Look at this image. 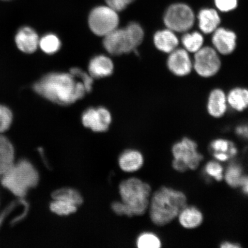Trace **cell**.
<instances>
[{
	"label": "cell",
	"mask_w": 248,
	"mask_h": 248,
	"mask_svg": "<svg viewBox=\"0 0 248 248\" xmlns=\"http://www.w3.org/2000/svg\"><path fill=\"white\" fill-rule=\"evenodd\" d=\"M33 89L46 100L68 105L80 100L86 93L83 83L71 73H51L35 83Z\"/></svg>",
	"instance_id": "cell-1"
},
{
	"label": "cell",
	"mask_w": 248,
	"mask_h": 248,
	"mask_svg": "<svg viewBox=\"0 0 248 248\" xmlns=\"http://www.w3.org/2000/svg\"><path fill=\"white\" fill-rule=\"evenodd\" d=\"M120 194L122 202H114L111 209L119 216H141L150 204L151 187L140 179L132 178L121 183Z\"/></svg>",
	"instance_id": "cell-2"
},
{
	"label": "cell",
	"mask_w": 248,
	"mask_h": 248,
	"mask_svg": "<svg viewBox=\"0 0 248 248\" xmlns=\"http://www.w3.org/2000/svg\"><path fill=\"white\" fill-rule=\"evenodd\" d=\"M187 197L181 191L171 187H161L152 196L149 212L152 222L159 226L167 225L177 218L187 205Z\"/></svg>",
	"instance_id": "cell-3"
},
{
	"label": "cell",
	"mask_w": 248,
	"mask_h": 248,
	"mask_svg": "<svg viewBox=\"0 0 248 248\" xmlns=\"http://www.w3.org/2000/svg\"><path fill=\"white\" fill-rule=\"evenodd\" d=\"M39 180V173L27 160L15 163L2 176L1 184L16 196L24 197L29 189L36 187Z\"/></svg>",
	"instance_id": "cell-4"
},
{
	"label": "cell",
	"mask_w": 248,
	"mask_h": 248,
	"mask_svg": "<svg viewBox=\"0 0 248 248\" xmlns=\"http://www.w3.org/2000/svg\"><path fill=\"white\" fill-rule=\"evenodd\" d=\"M144 31L138 23H131L125 29H116L105 36L104 47L108 53L120 55L135 51L141 44Z\"/></svg>",
	"instance_id": "cell-5"
},
{
	"label": "cell",
	"mask_w": 248,
	"mask_h": 248,
	"mask_svg": "<svg viewBox=\"0 0 248 248\" xmlns=\"http://www.w3.org/2000/svg\"><path fill=\"white\" fill-rule=\"evenodd\" d=\"M172 154L173 168L179 172L196 170L203 157L198 151L196 142L187 138L183 139L173 145Z\"/></svg>",
	"instance_id": "cell-6"
},
{
	"label": "cell",
	"mask_w": 248,
	"mask_h": 248,
	"mask_svg": "<svg viewBox=\"0 0 248 248\" xmlns=\"http://www.w3.org/2000/svg\"><path fill=\"white\" fill-rule=\"evenodd\" d=\"M119 23L117 12L108 6L96 7L89 15V27L92 32L98 36L108 35L117 29Z\"/></svg>",
	"instance_id": "cell-7"
},
{
	"label": "cell",
	"mask_w": 248,
	"mask_h": 248,
	"mask_svg": "<svg viewBox=\"0 0 248 248\" xmlns=\"http://www.w3.org/2000/svg\"><path fill=\"white\" fill-rule=\"evenodd\" d=\"M164 22L168 29L177 32H185L194 26L195 16L192 9L184 4H173L167 9Z\"/></svg>",
	"instance_id": "cell-8"
},
{
	"label": "cell",
	"mask_w": 248,
	"mask_h": 248,
	"mask_svg": "<svg viewBox=\"0 0 248 248\" xmlns=\"http://www.w3.org/2000/svg\"><path fill=\"white\" fill-rule=\"evenodd\" d=\"M193 66L200 76L208 78L218 73L221 61L216 49L204 46L195 52Z\"/></svg>",
	"instance_id": "cell-9"
},
{
	"label": "cell",
	"mask_w": 248,
	"mask_h": 248,
	"mask_svg": "<svg viewBox=\"0 0 248 248\" xmlns=\"http://www.w3.org/2000/svg\"><path fill=\"white\" fill-rule=\"evenodd\" d=\"M82 121L83 125L95 132H103L108 129L111 122V114L107 108H90L83 113Z\"/></svg>",
	"instance_id": "cell-10"
},
{
	"label": "cell",
	"mask_w": 248,
	"mask_h": 248,
	"mask_svg": "<svg viewBox=\"0 0 248 248\" xmlns=\"http://www.w3.org/2000/svg\"><path fill=\"white\" fill-rule=\"evenodd\" d=\"M167 66L173 74L180 77L188 75L193 69V63L188 51L182 48H176L170 52Z\"/></svg>",
	"instance_id": "cell-11"
},
{
	"label": "cell",
	"mask_w": 248,
	"mask_h": 248,
	"mask_svg": "<svg viewBox=\"0 0 248 248\" xmlns=\"http://www.w3.org/2000/svg\"><path fill=\"white\" fill-rule=\"evenodd\" d=\"M212 42L219 53L229 55L234 50L236 46V35L230 30L219 28L213 32Z\"/></svg>",
	"instance_id": "cell-12"
},
{
	"label": "cell",
	"mask_w": 248,
	"mask_h": 248,
	"mask_svg": "<svg viewBox=\"0 0 248 248\" xmlns=\"http://www.w3.org/2000/svg\"><path fill=\"white\" fill-rule=\"evenodd\" d=\"M16 44L21 51L32 54L39 46V39L35 31L29 27L21 28L15 36Z\"/></svg>",
	"instance_id": "cell-13"
},
{
	"label": "cell",
	"mask_w": 248,
	"mask_h": 248,
	"mask_svg": "<svg viewBox=\"0 0 248 248\" xmlns=\"http://www.w3.org/2000/svg\"><path fill=\"white\" fill-rule=\"evenodd\" d=\"M177 218L183 228L193 229L199 227L203 221V216L201 211L193 206L186 205L180 212Z\"/></svg>",
	"instance_id": "cell-14"
},
{
	"label": "cell",
	"mask_w": 248,
	"mask_h": 248,
	"mask_svg": "<svg viewBox=\"0 0 248 248\" xmlns=\"http://www.w3.org/2000/svg\"><path fill=\"white\" fill-rule=\"evenodd\" d=\"M89 71L93 78L109 76L113 73V63L110 58L104 55L97 56L90 62Z\"/></svg>",
	"instance_id": "cell-15"
},
{
	"label": "cell",
	"mask_w": 248,
	"mask_h": 248,
	"mask_svg": "<svg viewBox=\"0 0 248 248\" xmlns=\"http://www.w3.org/2000/svg\"><path fill=\"white\" fill-rule=\"evenodd\" d=\"M155 46L160 51L170 53L177 48L179 40L173 31L169 29L158 31L154 36Z\"/></svg>",
	"instance_id": "cell-16"
},
{
	"label": "cell",
	"mask_w": 248,
	"mask_h": 248,
	"mask_svg": "<svg viewBox=\"0 0 248 248\" xmlns=\"http://www.w3.org/2000/svg\"><path fill=\"white\" fill-rule=\"evenodd\" d=\"M227 97L221 89H215L209 95L207 110L211 116L219 118L224 116L227 109Z\"/></svg>",
	"instance_id": "cell-17"
},
{
	"label": "cell",
	"mask_w": 248,
	"mask_h": 248,
	"mask_svg": "<svg viewBox=\"0 0 248 248\" xmlns=\"http://www.w3.org/2000/svg\"><path fill=\"white\" fill-rule=\"evenodd\" d=\"M199 27L202 32L209 34L218 29L221 19L217 12L213 9H203L198 14Z\"/></svg>",
	"instance_id": "cell-18"
},
{
	"label": "cell",
	"mask_w": 248,
	"mask_h": 248,
	"mask_svg": "<svg viewBox=\"0 0 248 248\" xmlns=\"http://www.w3.org/2000/svg\"><path fill=\"white\" fill-rule=\"evenodd\" d=\"M143 163V156L138 151H126L121 155L119 158L120 168L125 172L136 171L141 168Z\"/></svg>",
	"instance_id": "cell-19"
},
{
	"label": "cell",
	"mask_w": 248,
	"mask_h": 248,
	"mask_svg": "<svg viewBox=\"0 0 248 248\" xmlns=\"http://www.w3.org/2000/svg\"><path fill=\"white\" fill-rule=\"evenodd\" d=\"M228 103L233 109L243 111L248 107V91L243 88L232 89L227 97Z\"/></svg>",
	"instance_id": "cell-20"
},
{
	"label": "cell",
	"mask_w": 248,
	"mask_h": 248,
	"mask_svg": "<svg viewBox=\"0 0 248 248\" xmlns=\"http://www.w3.org/2000/svg\"><path fill=\"white\" fill-rule=\"evenodd\" d=\"M51 196L54 200H62L69 202L77 207L83 203V198L78 191L74 188H62L55 190Z\"/></svg>",
	"instance_id": "cell-21"
},
{
	"label": "cell",
	"mask_w": 248,
	"mask_h": 248,
	"mask_svg": "<svg viewBox=\"0 0 248 248\" xmlns=\"http://www.w3.org/2000/svg\"><path fill=\"white\" fill-rule=\"evenodd\" d=\"M243 169L239 164L232 163L229 164L225 172V179L229 186L232 188L240 187L243 176Z\"/></svg>",
	"instance_id": "cell-22"
},
{
	"label": "cell",
	"mask_w": 248,
	"mask_h": 248,
	"mask_svg": "<svg viewBox=\"0 0 248 248\" xmlns=\"http://www.w3.org/2000/svg\"><path fill=\"white\" fill-rule=\"evenodd\" d=\"M203 37L198 32L187 33L183 36L182 43L186 51L195 53L202 47Z\"/></svg>",
	"instance_id": "cell-23"
},
{
	"label": "cell",
	"mask_w": 248,
	"mask_h": 248,
	"mask_svg": "<svg viewBox=\"0 0 248 248\" xmlns=\"http://www.w3.org/2000/svg\"><path fill=\"white\" fill-rule=\"evenodd\" d=\"M61 46L60 39L54 34H47L39 40V46L46 54H55L60 49Z\"/></svg>",
	"instance_id": "cell-24"
},
{
	"label": "cell",
	"mask_w": 248,
	"mask_h": 248,
	"mask_svg": "<svg viewBox=\"0 0 248 248\" xmlns=\"http://www.w3.org/2000/svg\"><path fill=\"white\" fill-rule=\"evenodd\" d=\"M50 209L58 216H69L77 212V206L69 202L55 200L51 203Z\"/></svg>",
	"instance_id": "cell-25"
},
{
	"label": "cell",
	"mask_w": 248,
	"mask_h": 248,
	"mask_svg": "<svg viewBox=\"0 0 248 248\" xmlns=\"http://www.w3.org/2000/svg\"><path fill=\"white\" fill-rule=\"evenodd\" d=\"M0 157L7 162L15 163V150L13 145L6 136L0 134Z\"/></svg>",
	"instance_id": "cell-26"
},
{
	"label": "cell",
	"mask_w": 248,
	"mask_h": 248,
	"mask_svg": "<svg viewBox=\"0 0 248 248\" xmlns=\"http://www.w3.org/2000/svg\"><path fill=\"white\" fill-rule=\"evenodd\" d=\"M137 246L139 248H159L162 246V242L156 234L144 232L138 238Z\"/></svg>",
	"instance_id": "cell-27"
},
{
	"label": "cell",
	"mask_w": 248,
	"mask_h": 248,
	"mask_svg": "<svg viewBox=\"0 0 248 248\" xmlns=\"http://www.w3.org/2000/svg\"><path fill=\"white\" fill-rule=\"evenodd\" d=\"M204 170L207 176L217 181H221L224 178V169L217 161H210L206 164Z\"/></svg>",
	"instance_id": "cell-28"
},
{
	"label": "cell",
	"mask_w": 248,
	"mask_h": 248,
	"mask_svg": "<svg viewBox=\"0 0 248 248\" xmlns=\"http://www.w3.org/2000/svg\"><path fill=\"white\" fill-rule=\"evenodd\" d=\"M13 114L9 108L0 104V134L7 131L11 125Z\"/></svg>",
	"instance_id": "cell-29"
},
{
	"label": "cell",
	"mask_w": 248,
	"mask_h": 248,
	"mask_svg": "<svg viewBox=\"0 0 248 248\" xmlns=\"http://www.w3.org/2000/svg\"><path fill=\"white\" fill-rule=\"evenodd\" d=\"M70 73L80 79L85 86L86 92L92 91L93 83V78L79 68H73L70 70Z\"/></svg>",
	"instance_id": "cell-30"
},
{
	"label": "cell",
	"mask_w": 248,
	"mask_h": 248,
	"mask_svg": "<svg viewBox=\"0 0 248 248\" xmlns=\"http://www.w3.org/2000/svg\"><path fill=\"white\" fill-rule=\"evenodd\" d=\"M233 144L232 142L226 140L219 139L211 142L210 148L212 149V151L214 153H226L230 156L229 153H230L231 148Z\"/></svg>",
	"instance_id": "cell-31"
},
{
	"label": "cell",
	"mask_w": 248,
	"mask_h": 248,
	"mask_svg": "<svg viewBox=\"0 0 248 248\" xmlns=\"http://www.w3.org/2000/svg\"><path fill=\"white\" fill-rule=\"evenodd\" d=\"M217 8L223 12L233 10L237 6V0H215Z\"/></svg>",
	"instance_id": "cell-32"
},
{
	"label": "cell",
	"mask_w": 248,
	"mask_h": 248,
	"mask_svg": "<svg viewBox=\"0 0 248 248\" xmlns=\"http://www.w3.org/2000/svg\"><path fill=\"white\" fill-rule=\"evenodd\" d=\"M108 7L116 12H120L125 9L127 6L135 0H105Z\"/></svg>",
	"instance_id": "cell-33"
},
{
	"label": "cell",
	"mask_w": 248,
	"mask_h": 248,
	"mask_svg": "<svg viewBox=\"0 0 248 248\" xmlns=\"http://www.w3.org/2000/svg\"><path fill=\"white\" fill-rule=\"evenodd\" d=\"M235 132L240 137L248 140V125H242L238 126Z\"/></svg>",
	"instance_id": "cell-34"
},
{
	"label": "cell",
	"mask_w": 248,
	"mask_h": 248,
	"mask_svg": "<svg viewBox=\"0 0 248 248\" xmlns=\"http://www.w3.org/2000/svg\"><path fill=\"white\" fill-rule=\"evenodd\" d=\"M213 156L218 162H226L231 158L229 154L223 153H214Z\"/></svg>",
	"instance_id": "cell-35"
},
{
	"label": "cell",
	"mask_w": 248,
	"mask_h": 248,
	"mask_svg": "<svg viewBox=\"0 0 248 248\" xmlns=\"http://www.w3.org/2000/svg\"><path fill=\"white\" fill-rule=\"evenodd\" d=\"M240 187H242L244 193L248 195V176L243 175L241 180Z\"/></svg>",
	"instance_id": "cell-36"
},
{
	"label": "cell",
	"mask_w": 248,
	"mask_h": 248,
	"mask_svg": "<svg viewBox=\"0 0 248 248\" xmlns=\"http://www.w3.org/2000/svg\"><path fill=\"white\" fill-rule=\"evenodd\" d=\"M222 248H241L240 244L237 243H232L230 241H225L222 243L220 246Z\"/></svg>",
	"instance_id": "cell-37"
},
{
	"label": "cell",
	"mask_w": 248,
	"mask_h": 248,
	"mask_svg": "<svg viewBox=\"0 0 248 248\" xmlns=\"http://www.w3.org/2000/svg\"><path fill=\"white\" fill-rule=\"evenodd\" d=\"M4 1H8V0H4Z\"/></svg>",
	"instance_id": "cell-38"
},
{
	"label": "cell",
	"mask_w": 248,
	"mask_h": 248,
	"mask_svg": "<svg viewBox=\"0 0 248 248\" xmlns=\"http://www.w3.org/2000/svg\"><path fill=\"white\" fill-rule=\"evenodd\" d=\"M0 176H1V173H0Z\"/></svg>",
	"instance_id": "cell-39"
}]
</instances>
